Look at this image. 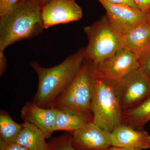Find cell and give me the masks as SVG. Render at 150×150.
Returning a JSON list of instances; mask_svg holds the SVG:
<instances>
[{
  "label": "cell",
  "mask_w": 150,
  "mask_h": 150,
  "mask_svg": "<svg viewBox=\"0 0 150 150\" xmlns=\"http://www.w3.org/2000/svg\"><path fill=\"white\" fill-rule=\"evenodd\" d=\"M44 133L27 121L23 123V128L16 143L29 150H47L48 143Z\"/></svg>",
  "instance_id": "9a60e30c"
},
{
  "label": "cell",
  "mask_w": 150,
  "mask_h": 150,
  "mask_svg": "<svg viewBox=\"0 0 150 150\" xmlns=\"http://www.w3.org/2000/svg\"><path fill=\"white\" fill-rule=\"evenodd\" d=\"M93 121V115L68 109H57L55 131H65L72 134Z\"/></svg>",
  "instance_id": "5bb4252c"
},
{
  "label": "cell",
  "mask_w": 150,
  "mask_h": 150,
  "mask_svg": "<svg viewBox=\"0 0 150 150\" xmlns=\"http://www.w3.org/2000/svg\"><path fill=\"white\" fill-rule=\"evenodd\" d=\"M38 4L41 7H43V6L49 3L51 0H32Z\"/></svg>",
  "instance_id": "484cf974"
},
{
  "label": "cell",
  "mask_w": 150,
  "mask_h": 150,
  "mask_svg": "<svg viewBox=\"0 0 150 150\" xmlns=\"http://www.w3.org/2000/svg\"><path fill=\"white\" fill-rule=\"evenodd\" d=\"M112 85L123 110L136 106L150 96V78L140 68Z\"/></svg>",
  "instance_id": "8992f818"
},
{
  "label": "cell",
  "mask_w": 150,
  "mask_h": 150,
  "mask_svg": "<svg viewBox=\"0 0 150 150\" xmlns=\"http://www.w3.org/2000/svg\"><path fill=\"white\" fill-rule=\"evenodd\" d=\"M42 8L32 0H24L1 16L0 51L42 33L45 28Z\"/></svg>",
  "instance_id": "7a4b0ae2"
},
{
  "label": "cell",
  "mask_w": 150,
  "mask_h": 150,
  "mask_svg": "<svg viewBox=\"0 0 150 150\" xmlns=\"http://www.w3.org/2000/svg\"><path fill=\"white\" fill-rule=\"evenodd\" d=\"M45 29L56 25L78 21L82 18L81 8L74 0H51L42 8Z\"/></svg>",
  "instance_id": "9c48e42d"
},
{
  "label": "cell",
  "mask_w": 150,
  "mask_h": 150,
  "mask_svg": "<svg viewBox=\"0 0 150 150\" xmlns=\"http://www.w3.org/2000/svg\"><path fill=\"white\" fill-rule=\"evenodd\" d=\"M150 121V96L136 106L123 111V123L137 130H143Z\"/></svg>",
  "instance_id": "2e32d148"
},
{
  "label": "cell",
  "mask_w": 150,
  "mask_h": 150,
  "mask_svg": "<svg viewBox=\"0 0 150 150\" xmlns=\"http://www.w3.org/2000/svg\"><path fill=\"white\" fill-rule=\"evenodd\" d=\"M23 128L22 124L13 121L8 112L4 110L0 112V139L7 145L15 143Z\"/></svg>",
  "instance_id": "e0dca14e"
},
{
  "label": "cell",
  "mask_w": 150,
  "mask_h": 150,
  "mask_svg": "<svg viewBox=\"0 0 150 150\" xmlns=\"http://www.w3.org/2000/svg\"><path fill=\"white\" fill-rule=\"evenodd\" d=\"M94 65L96 78L112 84L140 68L136 56L124 48L98 64Z\"/></svg>",
  "instance_id": "52a82bcc"
},
{
  "label": "cell",
  "mask_w": 150,
  "mask_h": 150,
  "mask_svg": "<svg viewBox=\"0 0 150 150\" xmlns=\"http://www.w3.org/2000/svg\"><path fill=\"white\" fill-rule=\"evenodd\" d=\"M71 134L72 145L77 150H105L111 146V133L93 121Z\"/></svg>",
  "instance_id": "30bf717a"
},
{
  "label": "cell",
  "mask_w": 150,
  "mask_h": 150,
  "mask_svg": "<svg viewBox=\"0 0 150 150\" xmlns=\"http://www.w3.org/2000/svg\"><path fill=\"white\" fill-rule=\"evenodd\" d=\"M56 116L57 109L43 108L30 101L26 102L21 110L22 119L40 129L47 139L50 138L55 132Z\"/></svg>",
  "instance_id": "8fae6325"
},
{
  "label": "cell",
  "mask_w": 150,
  "mask_h": 150,
  "mask_svg": "<svg viewBox=\"0 0 150 150\" xmlns=\"http://www.w3.org/2000/svg\"><path fill=\"white\" fill-rule=\"evenodd\" d=\"M96 80L94 64L85 59L72 82L55 100L53 108L93 115L91 103Z\"/></svg>",
  "instance_id": "3957f363"
},
{
  "label": "cell",
  "mask_w": 150,
  "mask_h": 150,
  "mask_svg": "<svg viewBox=\"0 0 150 150\" xmlns=\"http://www.w3.org/2000/svg\"><path fill=\"white\" fill-rule=\"evenodd\" d=\"M24 0H0V16L7 13L15 6Z\"/></svg>",
  "instance_id": "ffe728a7"
},
{
  "label": "cell",
  "mask_w": 150,
  "mask_h": 150,
  "mask_svg": "<svg viewBox=\"0 0 150 150\" xmlns=\"http://www.w3.org/2000/svg\"><path fill=\"white\" fill-rule=\"evenodd\" d=\"M138 8L145 12L150 9V0H133Z\"/></svg>",
  "instance_id": "7402d4cb"
},
{
  "label": "cell",
  "mask_w": 150,
  "mask_h": 150,
  "mask_svg": "<svg viewBox=\"0 0 150 150\" xmlns=\"http://www.w3.org/2000/svg\"><path fill=\"white\" fill-rule=\"evenodd\" d=\"M93 122L111 133L123 123V110L112 83L96 78L91 103Z\"/></svg>",
  "instance_id": "5b68a950"
},
{
  "label": "cell",
  "mask_w": 150,
  "mask_h": 150,
  "mask_svg": "<svg viewBox=\"0 0 150 150\" xmlns=\"http://www.w3.org/2000/svg\"><path fill=\"white\" fill-rule=\"evenodd\" d=\"M88 39L85 59L97 65L123 48V39L113 29L106 15L84 27Z\"/></svg>",
  "instance_id": "277c9868"
},
{
  "label": "cell",
  "mask_w": 150,
  "mask_h": 150,
  "mask_svg": "<svg viewBox=\"0 0 150 150\" xmlns=\"http://www.w3.org/2000/svg\"><path fill=\"white\" fill-rule=\"evenodd\" d=\"M7 67V59L4 51H0V76H2Z\"/></svg>",
  "instance_id": "cb8c5ba5"
},
{
  "label": "cell",
  "mask_w": 150,
  "mask_h": 150,
  "mask_svg": "<svg viewBox=\"0 0 150 150\" xmlns=\"http://www.w3.org/2000/svg\"><path fill=\"white\" fill-rule=\"evenodd\" d=\"M48 143L47 150H77L72 145L71 134H64L52 138Z\"/></svg>",
  "instance_id": "ac0fdd59"
},
{
  "label": "cell",
  "mask_w": 150,
  "mask_h": 150,
  "mask_svg": "<svg viewBox=\"0 0 150 150\" xmlns=\"http://www.w3.org/2000/svg\"><path fill=\"white\" fill-rule=\"evenodd\" d=\"M146 21L150 26V9L146 12Z\"/></svg>",
  "instance_id": "4316f807"
},
{
  "label": "cell",
  "mask_w": 150,
  "mask_h": 150,
  "mask_svg": "<svg viewBox=\"0 0 150 150\" xmlns=\"http://www.w3.org/2000/svg\"><path fill=\"white\" fill-rule=\"evenodd\" d=\"M111 146L117 147L150 149V135L144 130H137L122 123L111 133Z\"/></svg>",
  "instance_id": "7c38bea8"
},
{
  "label": "cell",
  "mask_w": 150,
  "mask_h": 150,
  "mask_svg": "<svg viewBox=\"0 0 150 150\" xmlns=\"http://www.w3.org/2000/svg\"><path fill=\"white\" fill-rule=\"evenodd\" d=\"M106 11V16L113 29L123 37L139 25L146 21V12L126 5L110 4L98 0Z\"/></svg>",
  "instance_id": "ba28073f"
},
{
  "label": "cell",
  "mask_w": 150,
  "mask_h": 150,
  "mask_svg": "<svg viewBox=\"0 0 150 150\" xmlns=\"http://www.w3.org/2000/svg\"><path fill=\"white\" fill-rule=\"evenodd\" d=\"M85 47L68 56L59 64L44 68L38 62L30 65L37 74L38 86L32 102L43 108H53L55 100L68 88L80 70L85 60Z\"/></svg>",
  "instance_id": "6da1fadb"
},
{
  "label": "cell",
  "mask_w": 150,
  "mask_h": 150,
  "mask_svg": "<svg viewBox=\"0 0 150 150\" xmlns=\"http://www.w3.org/2000/svg\"><path fill=\"white\" fill-rule=\"evenodd\" d=\"M105 150H142L136 148L129 147H117L111 146Z\"/></svg>",
  "instance_id": "d4e9b609"
},
{
  "label": "cell",
  "mask_w": 150,
  "mask_h": 150,
  "mask_svg": "<svg viewBox=\"0 0 150 150\" xmlns=\"http://www.w3.org/2000/svg\"><path fill=\"white\" fill-rule=\"evenodd\" d=\"M138 61L140 69L150 78V48L142 55Z\"/></svg>",
  "instance_id": "d6986e66"
},
{
  "label": "cell",
  "mask_w": 150,
  "mask_h": 150,
  "mask_svg": "<svg viewBox=\"0 0 150 150\" xmlns=\"http://www.w3.org/2000/svg\"><path fill=\"white\" fill-rule=\"evenodd\" d=\"M0 140V150H29L16 143L7 145L2 140Z\"/></svg>",
  "instance_id": "44dd1931"
},
{
  "label": "cell",
  "mask_w": 150,
  "mask_h": 150,
  "mask_svg": "<svg viewBox=\"0 0 150 150\" xmlns=\"http://www.w3.org/2000/svg\"><path fill=\"white\" fill-rule=\"evenodd\" d=\"M123 48L131 51L138 60L150 48V26L147 21L128 33L123 38Z\"/></svg>",
  "instance_id": "4fadbf2b"
},
{
  "label": "cell",
  "mask_w": 150,
  "mask_h": 150,
  "mask_svg": "<svg viewBox=\"0 0 150 150\" xmlns=\"http://www.w3.org/2000/svg\"><path fill=\"white\" fill-rule=\"evenodd\" d=\"M103 1L110 4L126 5L134 8H139L133 0H103Z\"/></svg>",
  "instance_id": "603a6c76"
}]
</instances>
